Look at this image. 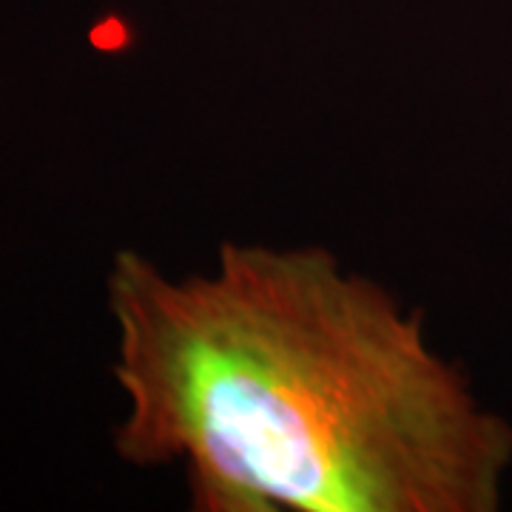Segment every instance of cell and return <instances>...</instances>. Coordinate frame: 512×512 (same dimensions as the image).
I'll use <instances>...</instances> for the list:
<instances>
[{
    "instance_id": "cell-1",
    "label": "cell",
    "mask_w": 512,
    "mask_h": 512,
    "mask_svg": "<svg viewBox=\"0 0 512 512\" xmlns=\"http://www.w3.org/2000/svg\"><path fill=\"white\" fill-rule=\"evenodd\" d=\"M114 433L131 464L185 461L200 512L490 510L512 439L439 359L419 313L325 248L225 242L214 274H109Z\"/></svg>"
}]
</instances>
